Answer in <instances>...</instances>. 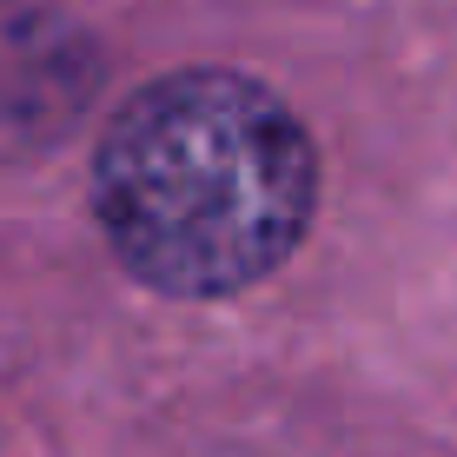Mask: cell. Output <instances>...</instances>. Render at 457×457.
Instances as JSON below:
<instances>
[{"label": "cell", "instance_id": "obj_1", "mask_svg": "<svg viewBox=\"0 0 457 457\" xmlns=\"http://www.w3.org/2000/svg\"><path fill=\"white\" fill-rule=\"evenodd\" d=\"M319 206V153L272 87L186 67L139 87L93 153V212L139 286L226 298L298 252Z\"/></svg>", "mask_w": 457, "mask_h": 457}]
</instances>
